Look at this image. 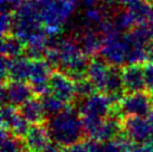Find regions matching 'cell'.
<instances>
[{
    "mask_svg": "<svg viewBox=\"0 0 153 152\" xmlns=\"http://www.w3.org/2000/svg\"><path fill=\"white\" fill-rule=\"evenodd\" d=\"M46 125L51 140L62 148L86 139L81 114L73 104H69L59 114L48 118Z\"/></svg>",
    "mask_w": 153,
    "mask_h": 152,
    "instance_id": "1",
    "label": "cell"
},
{
    "mask_svg": "<svg viewBox=\"0 0 153 152\" xmlns=\"http://www.w3.org/2000/svg\"><path fill=\"white\" fill-rule=\"evenodd\" d=\"M77 6V0H54L42 9L40 19L47 35L59 34L62 26L69 19Z\"/></svg>",
    "mask_w": 153,
    "mask_h": 152,
    "instance_id": "2",
    "label": "cell"
},
{
    "mask_svg": "<svg viewBox=\"0 0 153 152\" xmlns=\"http://www.w3.org/2000/svg\"><path fill=\"white\" fill-rule=\"evenodd\" d=\"M73 105L77 109L81 116H96L105 118L108 116L113 104L106 94L97 92L86 98H76Z\"/></svg>",
    "mask_w": 153,
    "mask_h": 152,
    "instance_id": "3",
    "label": "cell"
},
{
    "mask_svg": "<svg viewBox=\"0 0 153 152\" xmlns=\"http://www.w3.org/2000/svg\"><path fill=\"white\" fill-rule=\"evenodd\" d=\"M122 36L115 29L110 34L103 36V47L100 55L106 60L110 66L123 67L125 63V49H124Z\"/></svg>",
    "mask_w": 153,
    "mask_h": 152,
    "instance_id": "4",
    "label": "cell"
},
{
    "mask_svg": "<svg viewBox=\"0 0 153 152\" xmlns=\"http://www.w3.org/2000/svg\"><path fill=\"white\" fill-rule=\"evenodd\" d=\"M119 104L125 118L126 116L146 118L150 111L153 109L152 96L148 92L126 94Z\"/></svg>",
    "mask_w": 153,
    "mask_h": 152,
    "instance_id": "5",
    "label": "cell"
},
{
    "mask_svg": "<svg viewBox=\"0 0 153 152\" xmlns=\"http://www.w3.org/2000/svg\"><path fill=\"white\" fill-rule=\"evenodd\" d=\"M123 130L135 144H148L153 135V129L144 116H126L123 120Z\"/></svg>",
    "mask_w": 153,
    "mask_h": 152,
    "instance_id": "6",
    "label": "cell"
},
{
    "mask_svg": "<svg viewBox=\"0 0 153 152\" xmlns=\"http://www.w3.org/2000/svg\"><path fill=\"white\" fill-rule=\"evenodd\" d=\"M51 72L53 69L49 67L45 59L31 60V72L28 82L33 89L35 96L42 97L51 92L49 77Z\"/></svg>",
    "mask_w": 153,
    "mask_h": 152,
    "instance_id": "7",
    "label": "cell"
},
{
    "mask_svg": "<svg viewBox=\"0 0 153 152\" xmlns=\"http://www.w3.org/2000/svg\"><path fill=\"white\" fill-rule=\"evenodd\" d=\"M51 93L55 94L66 104H73L76 98L75 82L60 71H53L49 77Z\"/></svg>",
    "mask_w": 153,
    "mask_h": 152,
    "instance_id": "8",
    "label": "cell"
},
{
    "mask_svg": "<svg viewBox=\"0 0 153 152\" xmlns=\"http://www.w3.org/2000/svg\"><path fill=\"white\" fill-rule=\"evenodd\" d=\"M124 89L126 94L145 92L144 75L142 64H132L122 67Z\"/></svg>",
    "mask_w": 153,
    "mask_h": 152,
    "instance_id": "9",
    "label": "cell"
},
{
    "mask_svg": "<svg viewBox=\"0 0 153 152\" xmlns=\"http://www.w3.org/2000/svg\"><path fill=\"white\" fill-rule=\"evenodd\" d=\"M24 141L27 150L31 152H43L51 141L46 123L30 125Z\"/></svg>",
    "mask_w": 153,
    "mask_h": 152,
    "instance_id": "10",
    "label": "cell"
},
{
    "mask_svg": "<svg viewBox=\"0 0 153 152\" xmlns=\"http://www.w3.org/2000/svg\"><path fill=\"white\" fill-rule=\"evenodd\" d=\"M6 85V89L8 92L9 104L19 107L26 101H28L34 95L33 89L29 83L20 82V80H9L7 83H1Z\"/></svg>",
    "mask_w": 153,
    "mask_h": 152,
    "instance_id": "11",
    "label": "cell"
},
{
    "mask_svg": "<svg viewBox=\"0 0 153 152\" xmlns=\"http://www.w3.org/2000/svg\"><path fill=\"white\" fill-rule=\"evenodd\" d=\"M78 47L87 56H96L101 53L103 47V38L97 31L82 30L81 34L75 37Z\"/></svg>",
    "mask_w": 153,
    "mask_h": 152,
    "instance_id": "12",
    "label": "cell"
},
{
    "mask_svg": "<svg viewBox=\"0 0 153 152\" xmlns=\"http://www.w3.org/2000/svg\"><path fill=\"white\" fill-rule=\"evenodd\" d=\"M110 68L111 66L108 65V63L101 55L100 57L94 56L93 58L91 59L88 71H87V78H89L93 82V84L96 86L98 92H103Z\"/></svg>",
    "mask_w": 153,
    "mask_h": 152,
    "instance_id": "13",
    "label": "cell"
},
{
    "mask_svg": "<svg viewBox=\"0 0 153 152\" xmlns=\"http://www.w3.org/2000/svg\"><path fill=\"white\" fill-rule=\"evenodd\" d=\"M18 109H19L20 115L25 120H27L31 125L47 122L46 114L44 112L42 102H40V98H38V96H33Z\"/></svg>",
    "mask_w": 153,
    "mask_h": 152,
    "instance_id": "14",
    "label": "cell"
},
{
    "mask_svg": "<svg viewBox=\"0 0 153 152\" xmlns=\"http://www.w3.org/2000/svg\"><path fill=\"white\" fill-rule=\"evenodd\" d=\"M122 131H123V121L112 118V116H107L101 123L93 140L104 143L111 140H114Z\"/></svg>",
    "mask_w": 153,
    "mask_h": 152,
    "instance_id": "15",
    "label": "cell"
},
{
    "mask_svg": "<svg viewBox=\"0 0 153 152\" xmlns=\"http://www.w3.org/2000/svg\"><path fill=\"white\" fill-rule=\"evenodd\" d=\"M26 44L20 38L13 34L2 36L1 40V54L9 58L15 59L25 55Z\"/></svg>",
    "mask_w": 153,
    "mask_h": 152,
    "instance_id": "16",
    "label": "cell"
},
{
    "mask_svg": "<svg viewBox=\"0 0 153 152\" xmlns=\"http://www.w3.org/2000/svg\"><path fill=\"white\" fill-rule=\"evenodd\" d=\"M30 72H31V60L25 56L13 59L10 72H9V80H20L27 82L29 80Z\"/></svg>",
    "mask_w": 153,
    "mask_h": 152,
    "instance_id": "17",
    "label": "cell"
},
{
    "mask_svg": "<svg viewBox=\"0 0 153 152\" xmlns=\"http://www.w3.org/2000/svg\"><path fill=\"white\" fill-rule=\"evenodd\" d=\"M108 19L104 15L103 10L96 7H89L86 9L84 17H83V22H82V30H94L97 31L100 30L101 26L104 21Z\"/></svg>",
    "mask_w": 153,
    "mask_h": 152,
    "instance_id": "18",
    "label": "cell"
},
{
    "mask_svg": "<svg viewBox=\"0 0 153 152\" xmlns=\"http://www.w3.org/2000/svg\"><path fill=\"white\" fill-rule=\"evenodd\" d=\"M0 142H1L0 152H25L27 150L25 141L16 138L15 135L11 134V132L4 127H1Z\"/></svg>",
    "mask_w": 153,
    "mask_h": 152,
    "instance_id": "19",
    "label": "cell"
},
{
    "mask_svg": "<svg viewBox=\"0 0 153 152\" xmlns=\"http://www.w3.org/2000/svg\"><path fill=\"white\" fill-rule=\"evenodd\" d=\"M40 102H42V105H43L44 112L46 114L47 120L59 114L60 112H63L69 105L51 92L40 97Z\"/></svg>",
    "mask_w": 153,
    "mask_h": 152,
    "instance_id": "20",
    "label": "cell"
},
{
    "mask_svg": "<svg viewBox=\"0 0 153 152\" xmlns=\"http://www.w3.org/2000/svg\"><path fill=\"white\" fill-rule=\"evenodd\" d=\"M112 22L114 25V28L121 34H125L128 33L130 30L136 25V21L134 17L132 16L130 10H124L121 9L120 11L115 13L113 18H112Z\"/></svg>",
    "mask_w": 153,
    "mask_h": 152,
    "instance_id": "21",
    "label": "cell"
},
{
    "mask_svg": "<svg viewBox=\"0 0 153 152\" xmlns=\"http://www.w3.org/2000/svg\"><path fill=\"white\" fill-rule=\"evenodd\" d=\"M151 7L152 4H149L148 1H139V2L128 6V8L135 19L136 24H142V22H148L149 20Z\"/></svg>",
    "mask_w": 153,
    "mask_h": 152,
    "instance_id": "22",
    "label": "cell"
},
{
    "mask_svg": "<svg viewBox=\"0 0 153 152\" xmlns=\"http://www.w3.org/2000/svg\"><path fill=\"white\" fill-rule=\"evenodd\" d=\"M19 116H20L19 109L16 106L11 104L1 106V127L10 130Z\"/></svg>",
    "mask_w": 153,
    "mask_h": 152,
    "instance_id": "23",
    "label": "cell"
},
{
    "mask_svg": "<svg viewBox=\"0 0 153 152\" xmlns=\"http://www.w3.org/2000/svg\"><path fill=\"white\" fill-rule=\"evenodd\" d=\"M75 92H76V98L82 100V98H86L97 93L98 89L89 78H84L82 80L75 82Z\"/></svg>",
    "mask_w": 153,
    "mask_h": 152,
    "instance_id": "24",
    "label": "cell"
},
{
    "mask_svg": "<svg viewBox=\"0 0 153 152\" xmlns=\"http://www.w3.org/2000/svg\"><path fill=\"white\" fill-rule=\"evenodd\" d=\"M46 51L47 48L45 44H28L26 45L24 56L30 60H39V59H44Z\"/></svg>",
    "mask_w": 153,
    "mask_h": 152,
    "instance_id": "25",
    "label": "cell"
},
{
    "mask_svg": "<svg viewBox=\"0 0 153 152\" xmlns=\"http://www.w3.org/2000/svg\"><path fill=\"white\" fill-rule=\"evenodd\" d=\"M30 125H31V124L20 115V116L18 118L17 121L15 122V124L13 125V127H11L9 131L11 132V134L15 135L16 138L25 140L26 135H27V133L29 131Z\"/></svg>",
    "mask_w": 153,
    "mask_h": 152,
    "instance_id": "26",
    "label": "cell"
},
{
    "mask_svg": "<svg viewBox=\"0 0 153 152\" xmlns=\"http://www.w3.org/2000/svg\"><path fill=\"white\" fill-rule=\"evenodd\" d=\"M143 75H144L145 92L153 94V63L146 62L143 65Z\"/></svg>",
    "mask_w": 153,
    "mask_h": 152,
    "instance_id": "27",
    "label": "cell"
},
{
    "mask_svg": "<svg viewBox=\"0 0 153 152\" xmlns=\"http://www.w3.org/2000/svg\"><path fill=\"white\" fill-rule=\"evenodd\" d=\"M13 26V13H1V19H0V31L2 36L11 34Z\"/></svg>",
    "mask_w": 153,
    "mask_h": 152,
    "instance_id": "28",
    "label": "cell"
},
{
    "mask_svg": "<svg viewBox=\"0 0 153 152\" xmlns=\"http://www.w3.org/2000/svg\"><path fill=\"white\" fill-rule=\"evenodd\" d=\"M27 0H0L1 13H15Z\"/></svg>",
    "mask_w": 153,
    "mask_h": 152,
    "instance_id": "29",
    "label": "cell"
},
{
    "mask_svg": "<svg viewBox=\"0 0 153 152\" xmlns=\"http://www.w3.org/2000/svg\"><path fill=\"white\" fill-rule=\"evenodd\" d=\"M11 63H13V59L7 57V56L2 55V57H1V62H0L1 83H7V82H9V72H10Z\"/></svg>",
    "mask_w": 153,
    "mask_h": 152,
    "instance_id": "30",
    "label": "cell"
},
{
    "mask_svg": "<svg viewBox=\"0 0 153 152\" xmlns=\"http://www.w3.org/2000/svg\"><path fill=\"white\" fill-rule=\"evenodd\" d=\"M60 152H88V149H87L85 140H83L81 142L74 143V144H72V145L63 147Z\"/></svg>",
    "mask_w": 153,
    "mask_h": 152,
    "instance_id": "31",
    "label": "cell"
},
{
    "mask_svg": "<svg viewBox=\"0 0 153 152\" xmlns=\"http://www.w3.org/2000/svg\"><path fill=\"white\" fill-rule=\"evenodd\" d=\"M144 51H145L146 62H152L153 63V39L145 45Z\"/></svg>",
    "mask_w": 153,
    "mask_h": 152,
    "instance_id": "32",
    "label": "cell"
},
{
    "mask_svg": "<svg viewBox=\"0 0 153 152\" xmlns=\"http://www.w3.org/2000/svg\"><path fill=\"white\" fill-rule=\"evenodd\" d=\"M35 2H36V4L38 6L39 8L40 9H43V8H45V7H47L48 4H51L54 0H34ZM42 13V11H40Z\"/></svg>",
    "mask_w": 153,
    "mask_h": 152,
    "instance_id": "33",
    "label": "cell"
},
{
    "mask_svg": "<svg viewBox=\"0 0 153 152\" xmlns=\"http://www.w3.org/2000/svg\"><path fill=\"white\" fill-rule=\"evenodd\" d=\"M121 4H125V6H131V4H135V2H139V1H145V0H120Z\"/></svg>",
    "mask_w": 153,
    "mask_h": 152,
    "instance_id": "34",
    "label": "cell"
},
{
    "mask_svg": "<svg viewBox=\"0 0 153 152\" xmlns=\"http://www.w3.org/2000/svg\"><path fill=\"white\" fill-rule=\"evenodd\" d=\"M146 118H148V121H149L150 125H151V127L153 129V109L151 111H150V113L148 114V116H146Z\"/></svg>",
    "mask_w": 153,
    "mask_h": 152,
    "instance_id": "35",
    "label": "cell"
},
{
    "mask_svg": "<svg viewBox=\"0 0 153 152\" xmlns=\"http://www.w3.org/2000/svg\"><path fill=\"white\" fill-rule=\"evenodd\" d=\"M145 1H148V2H149V4H153V0H145Z\"/></svg>",
    "mask_w": 153,
    "mask_h": 152,
    "instance_id": "36",
    "label": "cell"
},
{
    "mask_svg": "<svg viewBox=\"0 0 153 152\" xmlns=\"http://www.w3.org/2000/svg\"><path fill=\"white\" fill-rule=\"evenodd\" d=\"M25 152H31V151H29V150H26V151Z\"/></svg>",
    "mask_w": 153,
    "mask_h": 152,
    "instance_id": "37",
    "label": "cell"
}]
</instances>
